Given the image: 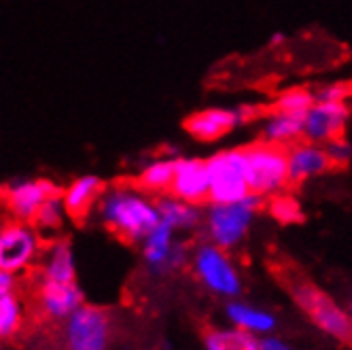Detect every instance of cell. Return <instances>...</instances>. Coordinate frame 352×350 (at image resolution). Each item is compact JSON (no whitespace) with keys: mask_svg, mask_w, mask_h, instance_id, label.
I'll list each match as a JSON object with an SVG mask.
<instances>
[{"mask_svg":"<svg viewBox=\"0 0 352 350\" xmlns=\"http://www.w3.org/2000/svg\"><path fill=\"white\" fill-rule=\"evenodd\" d=\"M204 350H259V338L236 327H210L204 333Z\"/></svg>","mask_w":352,"mask_h":350,"instance_id":"cell-22","label":"cell"},{"mask_svg":"<svg viewBox=\"0 0 352 350\" xmlns=\"http://www.w3.org/2000/svg\"><path fill=\"white\" fill-rule=\"evenodd\" d=\"M322 146L331 166H346L352 160V144L344 136H338L329 142H324Z\"/></svg>","mask_w":352,"mask_h":350,"instance_id":"cell-28","label":"cell"},{"mask_svg":"<svg viewBox=\"0 0 352 350\" xmlns=\"http://www.w3.org/2000/svg\"><path fill=\"white\" fill-rule=\"evenodd\" d=\"M15 289H17V276H13V274L0 270V297L13 293Z\"/></svg>","mask_w":352,"mask_h":350,"instance_id":"cell-30","label":"cell"},{"mask_svg":"<svg viewBox=\"0 0 352 350\" xmlns=\"http://www.w3.org/2000/svg\"><path fill=\"white\" fill-rule=\"evenodd\" d=\"M287 43V36L283 34V32H274L272 36H270V41H267V47L270 49H278V47H283Z\"/></svg>","mask_w":352,"mask_h":350,"instance_id":"cell-31","label":"cell"},{"mask_svg":"<svg viewBox=\"0 0 352 350\" xmlns=\"http://www.w3.org/2000/svg\"><path fill=\"white\" fill-rule=\"evenodd\" d=\"M36 270L38 285L77 283V255H74L72 242L66 238H54L52 242H45Z\"/></svg>","mask_w":352,"mask_h":350,"instance_id":"cell-12","label":"cell"},{"mask_svg":"<svg viewBox=\"0 0 352 350\" xmlns=\"http://www.w3.org/2000/svg\"><path fill=\"white\" fill-rule=\"evenodd\" d=\"M225 316H228L230 325L240 331H246L255 338H265L274 333L276 329V314L259 308L250 302H242V299H230L225 306Z\"/></svg>","mask_w":352,"mask_h":350,"instance_id":"cell-18","label":"cell"},{"mask_svg":"<svg viewBox=\"0 0 352 350\" xmlns=\"http://www.w3.org/2000/svg\"><path fill=\"white\" fill-rule=\"evenodd\" d=\"M58 193V187L47 179H23L11 183L5 191L0 202L11 219L32 223L38 208L47 202L49 197Z\"/></svg>","mask_w":352,"mask_h":350,"instance_id":"cell-10","label":"cell"},{"mask_svg":"<svg viewBox=\"0 0 352 350\" xmlns=\"http://www.w3.org/2000/svg\"><path fill=\"white\" fill-rule=\"evenodd\" d=\"M350 119V109L346 102H314L304 115V140L314 144H324L338 136H344V130Z\"/></svg>","mask_w":352,"mask_h":350,"instance_id":"cell-11","label":"cell"},{"mask_svg":"<svg viewBox=\"0 0 352 350\" xmlns=\"http://www.w3.org/2000/svg\"><path fill=\"white\" fill-rule=\"evenodd\" d=\"M293 302L304 312L316 327L338 342L352 340V316L346 308H342L336 299L324 293L310 281H293L289 285Z\"/></svg>","mask_w":352,"mask_h":350,"instance_id":"cell-4","label":"cell"},{"mask_svg":"<svg viewBox=\"0 0 352 350\" xmlns=\"http://www.w3.org/2000/svg\"><path fill=\"white\" fill-rule=\"evenodd\" d=\"M64 350H111V314L91 304H83L62 322Z\"/></svg>","mask_w":352,"mask_h":350,"instance_id":"cell-8","label":"cell"},{"mask_svg":"<svg viewBox=\"0 0 352 350\" xmlns=\"http://www.w3.org/2000/svg\"><path fill=\"white\" fill-rule=\"evenodd\" d=\"M314 91L316 102H346L352 96V81H331L322 83Z\"/></svg>","mask_w":352,"mask_h":350,"instance_id":"cell-27","label":"cell"},{"mask_svg":"<svg viewBox=\"0 0 352 350\" xmlns=\"http://www.w3.org/2000/svg\"><path fill=\"white\" fill-rule=\"evenodd\" d=\"M104 228L128 244H140L160 223L157 199L136 185L107 187L96 206Z\"/></svg>","mask_w":352,"mask_h":350,"instance_id":"cell-1","label":"cell"},{"mask_svg":"<svg viewBox=\"0 0 352 350\" xmlns=\"http://www.w3.org/2000/svg\"><path fill=\"white\" fill-rule=\"evenodd\" d=\"M140 255H142L144 267L151 274L166 276V274H172L176 270L189 265L191 251L179 238V234L160 221L140 242Z\"/></svg>","mask_w":352,"mask_h":350,"instance_id":"cell-9","label":"cell"},{"mask_svg":"<svg viewBox=\"0 0 352 350\" xmlns=\"http://www.w3.org/2000/svg\"><path fill=\"white\" fill-rule=\"evenodd\" d=\"M23 302L17 291L0 297V342L13 340L23 325Z\"/></svg>","mask_w":352,"mask_h":350,"instance_id":"cell-23","label":"cell"},{"mask_svg":"<svg viewBox=\"0 0 352 350\" xmlns=\"http://www.w3.org/2000/svg\"><path fill=\"white\" fill-rule=\"evenodd\" d=\"M267 212L272 215V219H276L283 225H293V223H299L301 219H304L301 204L293 195H287V193H278V195L270 197Z\"/></svg>","mask_w":352,"mask_h":350,"instance_id":"cell-26","label":"cell"},{"mask_svg":"<svg viewBox=\"0 0 352 350\" xmlns=\"http://www.w3.org/2000/svg\"><path fill=\"white\" fill-rule=\"evenodd\" d=\"M259 350H295L289 342H285L283 338L278 336H265V338H259Z\"/></svg>","mask_w":352,"mask_h":350,"instance_id":"cell-29","label":"cell"},{"mask_svg":"<svg viewBox=\"0 0 352 350\" xmlns=\"http://www.w3.org/2000/svg\"><path fill=\"white\" fill-rule=\"evenodd\" d=\"M304 136V115L272 111L263 121V142L291 146Z\"/></svg>","mask_w":352,"mask_h":350,"instance_id":"cell-20","label":"cell"},{"mask_svg":"<svg viewBox=\"0 0 352 350\" xmlns=\"http://www.w3.org/2000/svg\"><path fill=\"white\" fill-rule=\"evenodd\" d=\"M170 195L189 204H204L210 195V179L206 160L197 157H176L174 179L170 185Z\"/></svg>","mask_w":352,"mask_h":350,"instance_id":"cell-13","label":"cell"},{"mask_svg":"<svg viewBox=\"0 0 352 350\" xmlns=\"http://www.w3.org/2000/svg\"><path fill=\"white\" fill-rule=\"evenodd\" d=\"M208 179H210V195L212 204H230L244 199L248 189L246 179V151L244 149H223L206 160Z\"/></svg>","mask_w":352,"mask_h":350,"instance_id":"cell-7","label":"cell"},{"mask_svg":"<svg viewBox=\"0 0 352 350\" xmlns=\"http://www.w3.org/2000/svg\"><path fill=\"white\" fill-rule=\"evenodd\" d=\"M348 312H350V316H352V297H350V304H348Z\"/></svg>","mask_w":352,"mask_h":350,"instance_id":"cell-32","label":"cell"},{"mask_svg":"<svg viewBox=\"0 0 352 350\" xmlns=\"http://www.w3.org/2000/svg\"><path fill=\"white\" fill-rule=\"evenodd\" d=\"M66 208H64V202H62V195L60 191L56 195H52L47 199V202L38 208L32 225L41 232V234H47V232H58L64 221H66Z\"/></svg>","mask_w":352,"mask_h":350,"instance_id":"cell-24","label":"cell"},{"mask_svg":"<svg viewBox=\"0 0 352 350\" xmlns=\"http://www.w3.org/2000/svg\"><path fill=\"white\" fill-rule=\"evenodd\" d=\"M246 151V179L248 189L261 199L285 193L289 183L287 149L270 142H255L244 146Z\"/></svg>","mask_w":352,"mask_h":350,"instance_id":"cell-5","label":"cell"},{"mask_svg":"<svg viewBox=\"0 0 352 350\" xmlns=\"http://www.w3.org/2000/svg\"><path fill=\"white\" fill-rule=\"evenodd\" d=\"M189 267L195 281L214 297L230 302V299L240 297L244 289L242 272L232 253L223 251V248L214 246L208 240L197 244L191 251Z\"/></svg>","mask_w":352,"mask_h":350,"instance_id":"cell-3","label":"cell"},{"mask_svg":"<svg viewBox=\"0 0 352 350\" xmlns=\"http://www.w3.org/2000/svg\"><path fill=\"white\" fill-rule=\"evenodd\" d=\"M45 240L32 223L9 219L0 223V270L13 276L32 272L43 255Z\"/></svg>","mask_w":352,"mask_h":350,"instance_id":"cell-6","label":"cell"},{"mask_svg":"<svg viewBox=\"0 0 352 350\" xmlns=\"http://www.w3.org/2000/svg\"><path fill=\"white\" fill-rule=\"evenodd\" d=\"M174 166H176V157H157L153 162H148L136 177V187L153 197L170 193Z\"/></svg>","mask_w":352,"mask_h":350,"instance_id":"cell-21","label":"cell"},{"mask_svg":"<svg viewBox=\"0 0 352 350\" xmlns=\"http://www.w3.org/2000/svg\"><path fill=\"white\" fill-rule=\"evenodd\" d=\"M36 302L43 316L64 322L70 314L77 312L85 304V295L79 283L66 285H38Z\"/></svg>","mask_w":352,"mask_h":350,"instance_id":"cell-15","label":"cell"},{"mask_svg":"<svg viewBox=\"0 0 352 350\" xmlns=\"http://www.w3.org/2000/svg\"><path fill=\"white\" fill-rule=\"evenodd\" d=\"M104 189V181L96 174H85V177L74 179L64 191H60L66 215L72 219H87L91 212H96Z\"/></svg>","mask_w":352,"mask_h":350,"instance_id":"cell-17","label":"cell"},{"mask_svg":"<svg viewBox=\"0 0 352 350\" xmlns=\"http://www.w3.org/2000/svg\"><path fill=\"white\" fill-rule=\"evenodd\" d=\"M157 210H160V221L172 228L176 234H185L197 230L204 221V212L199 206L183 202V199L174 197L170 193L157 197Z\"/></svg>","mask_w":352,"mask_h":350,"instance_id":"cell-19","label":"cell"},{"mask_svg":"<svg viewBox=\"0 0 352 350\" xmlns=\"http://www.w3.org/2000/svg\"><path fill=\"white\" fill-rule=\"evenodd\" d=\"M242 121L236 109H204L187 117L185 130L199 142H214L234 132Z\"/></svg>","mask_w":352,"mask_h":350,"instance_id":"cell-16","label":"cell"},{"mask_svg":"<svg viewBox=\"0 0 352 350\" xmlns=\"http://www.w3.org/2000/svg\"><path fill=\"white\" fill-rule=\"evenodd\" d=\"M287 164H289L291 185H301L310 179L322 177L324 172H329L333 168L324 153V146L308 140L287 146Z\"/></svg>","mask_w":352,"mask_h":350,"instance_id":"cell-14","label":"cell"},{"mask_svg":"<svg viewBox=\"0 0 352 350\" xmlns=\"http://www.w3.org/2000/svg\"><path fill=\"white\" fill-rule=\"evenodd\" d=\"M316 102L314 91L308 87H293L283 91L274 102V111H283V113H293V115H306L310 107Z\"/></svg>","mask_w":352,"mask_h":350,"instance_id":"cell-25","label":"cell"},{"mask_svg":"<svg viewBox=\"0 0 352 350\" xmlns=\"http://www.w3.org/2000/svg\"><path fill=\"white\" fill-rule=\"evenodd\" d=\"M263 206V199L248 193L244 199L230 204H212L204 212V232L206 240L214 246L223 248V251H236L240 248L250 230H253L255 219Z\"/></svg>","mask_w":352,"mask_h":350,"instance_id":"cell-2","label":"cell"}]
</instances>
